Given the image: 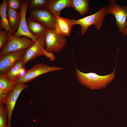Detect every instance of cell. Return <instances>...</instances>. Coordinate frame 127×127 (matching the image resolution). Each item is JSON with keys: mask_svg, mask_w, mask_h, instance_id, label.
Segmentation results:
<instances>
[{"mask_svg": "<svg viewBox=\"0 0 127 127\" xmlns=\"http://www.w3.org/2000/svg\"><path fill=\"white\" fill-rule=\"evenodd\" d=\"M45 34L40 37L32 45L26 49L22 59L24 64L36 57L44 56Z\"/></svg>", "mask_w": 127, "mask_h": 127, "instance_id": "cell-9", "label": "cell"}, {"mask_svg": "<svg viewBox=\"0 0 127 127\" xmlns=\"http://www.w3.org/2000/svg\"><path fill=\"white\" fill-rule=\"evenodd\" d=\"M61 67L52 66L43 63H37L27 71L25 74L19 78L15 82L16 83H24L28 82L35 78L48 72L62 70Z\"/></svg>", "mask_w": 127, "mask_h": 127, "instance_id": "cell-6", "label": "cell"}, {"mask_svg": "<svg viewBox=\"0 0 127 127\" xmlns=\"http://www.w3.org/2000/svg\"><path fill=\"white\" fill-rule=\"evenodd\" d=\"M7 31L8 40L0 52V57L11 52L26 49L35 42L27 36L21 38L15 36Z\"/></svg>", "mask_w": 127, "mask_h": 127, "instance_id": "cell-4", "label": "cell"}, {"mask_svg": "<svg viewBox=\"0 0 127 127\" xmlns=\"http://www.w3.org/2000/svg\"><path fill=\"white\" fill-rule=\"evenodd\" d=\"M8 36L7 31L0 30V49H2L8 42Z\"/></svg>", "mask_w": 127, "mask_h": 127, "instance_id": "cell-23", "label": "cell"}, {"mask_svg": "<svg viewBox=\"0 0 127 127\" xmlns=\"http://www.w3.org/2000/svg\"><path fill=\"white\" fill-rule=\"evenodd\" d=\"M7 14L10 28L13 31H16L19 27L21 21V14L20 11L7 8Z\"/></svg>", "mask_w": 127, "mask_h": 127, "instance_id": "cell-16", "label": "cell"}, {"mask_svg": "<svg viewBox=\"0 0 127 127\" xmlns=\"http://www.w3.org/2000/svg\"><path fill=\"white\" fill-rule=\"evenodd\" d=\"M26 71L21 59L16 62L5 75L10 81L15 83L19 78L25 74Z\"/></svg>", "mask_w": 127, "mask_h": 127, "instance_id": "cell-13", "label": "cell"}, {"mask_svg": "<svg viewBox=\"0 0 127 127\" xmlns=\"http://www.w3.org/2000/svg\"><path fill=\"white\" fill-rule=\"evenodd\" d=\"M122 33L124 35H127V26L126 27L124 31L122 32Z\"/></svg>", "mask_w": 127, "mask_h": 127, "instance_id": "cell-25", "label": "cell"}, {"mask_svg": "<svg viewBox=\"0 0 127 127\" xmlns=\"http://www.w3.org/2000/svg\"><path fill=\"white\" fill-rule=\"evenodd\" d=\"M56 19L55 30L58 34L65 36L70 35L74 24L72 19L64 18L60 16H54Z\"/></svg>", "mask_w": 127, "mask_h": 127, "instance_id": "cell-12", "label": "cell"}, {"mask_svg": "<svg viewBox=\"0 0 127 127\" xmlns=\"http://www.w3.org/2000/svg\"><path fill=\"white\" fill-rule=\"evenodd\" d=\"M29 17L41 23L48 28L55 29L56 19L47 7L30 9Z\"/></svg>", "mask_w": 127, "mask_h": 127, "instance_id": "cell-8", "label": "cell"}, {"mask_svg": "<svg viewBox=\"0 0 127 127\" xmlns=\"http://www.w3.org/2000/svg\"><path fill=\"white\" fill-rule=\"evenodd\" d=\"M106 14L105 7H103L96 13L82 19L75 20L72 19L74 25H79L81 28L80 33L84 35L89 26L95 25L98 30L102 27Z\"/></svg>", "mask_w": 127, "mask_h": 127, "instance_id": "cell-2", "label": "cell"}, {"mask_svg": "<svg viewBox=\"0 0 127 127\" xmlns=\"http://www.w3.org/2000/svg\"><path fill=\"white\" fill-rule=\"evenodd\" d=\"M44 55V56L47 58L49 59L51 61H52L56 59V57L52 52H47L45 51Z\"/></svg>", "mask_w": 127, "mask_h": 127, "instance_id": "cell-24", "label": "cell"}, {"mask_svg": "<svg viewBox=\"0 0 127 127\" xmlns=\"http://www.w3.org/2000/svg\"><path fill=\"white\" fill-rule=\"evenodd\" d=\"M116 65L111 73L100 75L93 72L85 73L79 71L76 67V77L78 81L87 87L93 90L103 89L115 79Z\"/></svg>", "mask_w": 127, "mask_h": 127, "instance_id": "cell-1", "label": "cell"}, {"mask_svg": "<svg viewBox=\"0 0 127 127\" xmlns=\"http://www.w3.org/2000/svg\"><path fill=\"white\" fill-rule=\"evenodd\" d=\"M51 0H30L28 6L30 9H35L47 7Z\"/></svg>", "mask_w": 127, "mask_h": 127, "instance_id": "cell-20", "label": "cell"}, {"mask_svg": "<svg viewBox=\"0 0 127 127\" xmlns=\"http://www.w3.org/2000/svg\"><path fill=\"white\" fill-rule=\"evenodd\" d=\"M28 0H22V7L20 11L21 14L20 22L18 30L13 36L18 37L22 36H27L32 40L36 41L39 37L33 36L30 33L27 24L26 15L28 6Z\"/></svg>", "mask_w": 127, "mask_h": 127, "instance_id": "cell-11", "label": "cell"}, {"mask_svg": "<svg viewBox=\"0 0 127 127\" xmlns=\"http://www.w3.org/2000/svg\"><path fill=\"white\" fill-rule=\"evenodd\" d=\"M66 36L58 34L55 29L48 28L45 36V51L53 53L62 50L67 44Z\"/></svg>", "mask_w": 127, "mask_h": 127, "instance_id": "cell-5", "label": "cell"}, {"mask_svg": "<svg viewBox=\"0 0 127 127\" xmlns=\"http://www.w3.org/2000/svg\"><path fill=\"white\" fill-rule=\"evenodd\" d=\"M71 7L81 15H83L88 11L90 2L88 0H71Z\"/></svg>", "mask_w": 127, "mask_h": 127, "instance_id": "cell-18", "label": "cell"}, {"mask_svg": "<svg viewBox=\"0 0 127 127\" xmlns=\"http://www.w3.org/2000/svg\"><path fill=\"white\" fill-rule=\"evenodd\" d=\"M7 0H3L0 5V15L1 19L0 26L4 30L9 31L11 33L14 35L15 32L12 30L9 25L7 16Z\"/></svg>", "mask_w": 127, "mask_h": 127, "instance_id": "cell-17", "label": "cell"}, {"mask_svg": "<svg viewBox=\"0 0 127 127\" xmlns=\"http://www.w3.org/2000/svg\"><path fill=\"white\" fill-rule=\"evenodd\" d=\"M71 7V0H51L48 8L54 16H60L61 11Z\"/></svg>", "mask_w": 127, "mask_h": 127, "instance_id": "cell-15", "label": "cell"}, {"mask_svg": "<svg viewBox=\"0 0 127 127\" xmlns=\"http://www.w3.org/2000/svg\"><path fill=\"white\" fill-rule=\"evenodd\" d=\"M7 113L4 104H0V127H8L7 124Z\"/></svg>", "mask_w": 127, "mask_h": 127, "instance_id": "cell-21", "label": "cell"}, {"mask_svg": "<svg viewBox=\"0 0 127 127\" xmlns=\"http://www.w3.org/2000/svg\"><path fill=\"white\" fill-rule=\"evenodd\" d=\"M7 7L9 8L18 11L21 9L22 6V0H8Z\"/></svg>", "mask_w": 127, "mask_h": 127, "instance_id": "cell-22", "label": "cell"}, {"mask_svg": "<svg viewBox=\"0 0 127 127\" xmlns=\"http://www.w3.org/2000/svg\"><path fill=\"white\" fill-rule=\"evenodd\" d=\"M26 21L28 29L33 36L39 38L46 33L48 28L41 23L30 17Z\"/></svg>", "mask_w": 127, "mask_h": 127, "instance_id": "cell-14", "label": "cell"}, {"mask_svg": "<svg viewBox=\"0 0 127 127\" xmlns=\"http://www.w3.org/2000/svg\"><path fill=\"white\" fill-rule=\"evenodd\" d=\"M28 86L24 83H16L4 99L3 104L6 106L8 118V127H11L12 116L17 99L22 91L27 89Z\"/></svg>", "mask_w": 127, "mask_h": 127, "instance_id": "cell-7", "label": "cell"}, {"mask_svg": "<svg viewBox=\"0 0 127 127\" xmlns=\"http://www.w3.org/2000/svg\"><path fill=\"white\" fill-rule=\"evenodd\" d=\"M109 1V4L105 7L106 14L114 16L118 30L122 33L127 26V7L120 5L116 3V0Z\"/></svg>", "mask_w": 127, "mask_h": 127, "instance_id": "cell-3", "label": "cell"}, {"mask_svg": "<svg viewBox=\"0 0 127 127\" xmlns=\"http://www.w3.org/2000/svg\"><path fill=\"white\" fill-rule=\"evenodd\" d=\"M16 84L10 81L5 75L0 74V92L8 94Z\"/></svg>", "mask_w": 127, "mask_h": 127, "instance_id": "cell-19", "label": "cell"}, {"mask_svg": "<svg viewBox=\"0 0 127 127\" xmlns=\"http://www.w3.org/2000/svg\"><path fill=\"white\" fill-rule=\"evenodd\" d=\"M26 49L11 52L0 57V74L5 75L17 61L22 59Z\"/></svg>", "mask_w": 127, "mask_h": 127, "instance_id": "cell-10", "label": "cell"}]
</instances>
